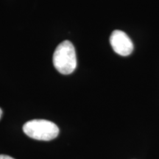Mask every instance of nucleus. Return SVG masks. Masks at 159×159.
<instances>
[{"label": "nucleus", "mask_w": 159, "mask_h": 159, "mask_svg": "<svg viewBox=\"0 0 159 159\" xmlns=\"http://www.w3.org/2000/svg\"><path fill=\"white\" fill-rule=\"evenodd\" d=\"M2 114V109H1V108H0V118H1Z\"/></svg>", "instance_id": "nucleus-5"}, {"label": "nucleus", "mask_w": 159, "mask_h": 159, "mask_svg": "<svg viewBox=\"0 0 159 159\" xmlns=\"http://www.w3.org/2000/svg\"><path fill=\"white\" fill-rule=\"evenodd\" d=\"M0 159H15V158H12L11 156H5V155H1V156H0Z\"/></svg>", "instance_id": "nucleus-4"}, {"label": "nucleus", "mask_w": 159, "mask_h": 159, "mask_svg": "<svg viewBox=\"0 0 159 159\" xmlns=\"http://www.w3.org/2000/svg\"><path fill=\"white\" fill-rule=\"evenodd\" d=\"M110 43L113 49L121 56H128L134 50L132 41L126 33L121 30H114L111 33Z\"/></svg>", "instance_id": "nucleus-3"}, {"label": "nucleus", "mask_w": 159, "mask_h": 159, "mask_svg": "<svg viewBox=\"0 0 159 159\" xmlns=\"http://www.w3.org/2000/svg\"><path fill=\"white\" fill-rule=\"evenodd\" d=\"M23 131L30 138L39 141L52 140L59 134L58 127L45 119H33L26 122Z\"/></svg>", "instance_id": "nucleus-2"}, {"label": "nucleus", "mask_w": 159, "mask_h": 159, "mask_svg": "<svg viewBox=\"0 0 159 159\" xmlns=\"http://www.w3.org/2000/svg\"><path fill=\"white\" fill-rule=\"evenodd\" d=\"M55 68L62 75H70L77 67V56L74 45L69 41L61 42L53 55Z\"/></svg>", "instance_id": "nucleus-1"}]
</instances>
